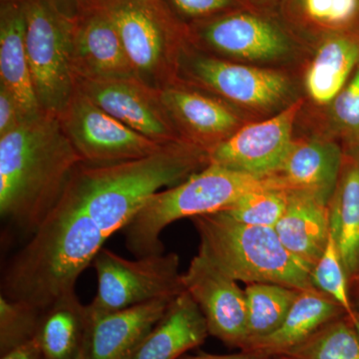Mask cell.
I'll list each match as a JSON object with an SVG mask.
<instances>
[{
    "instance_id": "cell-1",
    "label": "cell",
    "mask_w": 359,
    "mask_h": 359,
    "mask_svg": "<svg viewBox=\"0 0 359 359\" xmlns=\"http://www.w3.org/2000/svg\"><path fill=\"white\" fill-rule=\"evenodd\" d=\"M107 240L66 189L57 205L7 264L1 295L46 311L76 292L80 275L93 264Z\"/></svg>"
},
{
    "instance_id": "cell-2",
    "label": "cell",
    "mask_w": 359,
    "mask_h": 359,
    "mask_svg": "<svg viewBox=\"0 0 359 359\" xmlns=\"http://www.w3.org/2000/svg\"><path fill=\"white\" fill-rule=\"evenodd\" d=\"M84 163L57 115L42 113L0 137V216L32 236Z\"/></svg>"
},
{
    "instance_id": "cell-3",
    "label": "cell",
    "mask_w": 359,
    "mask_h": 359,
    "mask_svg": "<svg viewBox=\"0 0 359 359\" xmlns=\"http://www.w3.org/2000/svg\"><path fill=\"white\" fill-rule=\"evenodd\" d=\"M208 165L207 151L176 142L146 157L117 164L82 163L66 189L108 240L123 231L153 195L178 185Z\"/></svg>"
},
{
    "instance_id": "cell-4",
    "label": "cell",
    "mask_w": 359,
    "mask_h": 359,
    "mask_svg": "<svg viewBox=\"0 0 359 359\" xmlns=\"http://www.w3.org/2000/svg\"><path fill=\"white\" fill-rule=\"evenodd\" d=\"M295 191L282 175L255 176L210 164L171 188L156 193L130 219L124 231L126 247L135 257L164 252L160 236L178 219L228 209L248 194Z\"/></svg>"
},
{
    "instance_id": "cell-5",
    "label": "cell",
    "mask_w": 359,
    "mask_h": 359,
    "mask_svg": "<svg viewBox=\"0 0 359 359\" xmlns=\"http://www.w3.org/2000/svg\"><path fill=\"white\" fill-rule=\"evenodd\" d=\"M191 219L200 238L198 254L236 282L316 289L311 269L285 249L275 228L242 224L222 212Z\"/></svg>"
},
{
    "instance_id": "cell-6",
    "label": "cell",
    "mask_w": 359,
    "mask_h": 359,
    "mask_svg": "<svg viewBox=\"0 0 359 359\" xmlns=\"http://www.w3.org/2000/svg\"><path fill=\"white\" fill-rule=\"evenodd\" d=\"M114 23L137 77L164 89L177 80L183 46L178 25L163 0H93Z\"/></svg>"
},
{
    "instance_id": "cell-7",
    "label": "cell",
    "mask_w": 359,
    "mask_h": 359,
    "mask_svg": "<svg viewBox=\"0 0 359 359\" xmlns=\"http://www.w3.org/2000/svg\"><path fill=\"white\" fill-rule=\"evenodd\" d=\"M25 46L33 88L41 110L59 115L76 92L73 18L49 0H22Z\"/></svg>"
},
{
    "instance_id": "cell-8",
    "label": "cell",
    "mask_w": 359,
    "mask_h": 359,
    "mask_svg": "<svg viewBox=\"0 0 359 359\" xmlns=\"http://www.w3.org/2000/svg\"><path fill=\"white\" fill-rule=\"evenodd\" d=\"M97 292L87 308L92 313L120 311L157 299H176L185 292L180 257L175 252L135 259L102 249L93 261Z\"/></svg>"
},
{
    "instance_id": "cell-9",
    "label": "cell",
    "mask_w": 359,
    "mask_h": 359,
    "mask_svg": "<svg viewBox=\"0 0 359 359\" xmlns=\"http://www.w3.org/2000/svg\"><path fill=\"white\" fill-rule=\"evenodd\" d=\"M58 118L87 164L110 165L139 159L165 146L129 128L78 89Z\"/></svg>"
},
{
    "instance_id": "cell-10",
    "label": "cell",
    "mask_w": 359,
    "mask_h": 359,
    "mask_svg": "<svg viewBox=\"0 0 359 359\" xmlns=\"http://www.w3.org/2000/svg\"><path fill=\"white\" fill-rule=\"evenodd\" d=\"M186 84L209 90L226 100L254 108H266L280 102L289 83L280 73L229 62L202 52L182 49L177 77Z\"/></svg>"
},
{
    "instance_id": "cell-11",
    "label": "cell",
    "mask_w": 359,
    "mask_h": 359,
    "mask_svg": "<svg viewBox=\"0 0 359 359\" xmlns=\"http://www.w3.org/2000/svg\"><path fill=\"white\" fill-rule=\"evenodd\" d=\"M302 101L280 114L233 132L209 152L210 164L255 176L280 175L292 144V129Z\"/></svg>"
},
{
    "instance_id": "cell-12",
    "label": "cell",
    "mask_w": 359,
    "mask_h": 359,
    "mask_svg": "<svg viewBox=\"0 0 359 359\" xmlns=\"http://www.w3.org/2000/svg\"><path fill=\"white\" fill-rule=\"evenodd\" d=\"M77 89L129 128L160 144L184 141L161 99L160 90L137 78H76Z\"/></svg>"
},
{
    "instance_id": "cell-13",
    "label": "cell",
    "mask_w": 359,
    "mask_h": 359,
    "mask_svg": "<svg viewBox=\"0 0 359 359\" xmlns=\"http://www.w3.org/2000/svg\"><path fill=\"white\" fill-rule=\"evenodd\" d=\"M183 283L204 314L210 335L242 351L248 339L247 302L238 282L198 254L183 273Z\"/></svg>"
},
{
    "instance_id": "cell-14",
    "label": "cell",
    "mask_w": 359,
    "mask_h": 359,
    "mask_svg": "<svg viewBox=\"0 0 359 359\" xmlns=\"http://www.w3.org/2000/svg\"><path fill=\"white\" fill-rule=\"evenodd\" d=\"M73 69L75 78L138 79L114 23L93 0L73 18Z\"/></svg>"
},
{
    "instance_id": "cell-15",
    "label": "cell",
    "mask_w": 359,
    "mask_h": 359,
    "mask_svg": "<svg viewBox=\"0 0 359 359\" xmlns=\"http://www.w3.org/2000/svg\"><path fill=\"white\" fill-rule=\"evenodd\" d=\"M161 99L184 141L208 153L235 132V114L219 99L176 81L160 90Z\"/></svg>"
},
{
    "instance_id": "cell-16",
    "label": "cell",
    "mask_w": 359,
    "mask_h": 359,
    "mask_svg": "<svg viewBox=\"0 0 359 359\" xmlns=\"http://www.w3.org/2000/svg\"><path fill=\"white\" fill-rule=\"evenodd\" d=\"M170 299H157L106 313H89L87 359H129L162 318ZM88 309V308H87Z\"/></svg>"
},
{
    "instance_id": "cell-17",
    "label": "cell",
    "mask_w": 359,
    "mask_h": 359,
    "mask_svg": "<svg viewBox=\"0 0 359 359\" xmlns=\"http://www.w3.org/2000/svg\"><path fill=\"white\" fill-rule=\"evenodd\" d=\"M199 37L211 50L248 60H271L289 49L287 39L278 28L247 14L209 21L200 28Z\"/></svg>"
},
{
    "instance_id": "cell-18",
    "label": "cell",
    "mask_w": 359,
    "mask_h": 359,
    "mask_svg": "<svg viewBox=\"0 0 359 359\" xmlns=\"http://www.w3.org/2000/svg\"><path fill=\"white\" fill-rule=\"evenodd\" d=\"M0 85L15 99L25 121L34 119L43 113L33 88L26 52L22 0H1Z\"/></svg>"
},
{
    "instance_id": "cell-19",
    "label": "cell",
    "mask_w": 359,
    "mask_h": 359,
    "mask_svg": "<svg viewBox=\"0 0 359 359\" xmlns=\"http://www.w3.org/2000/svg\"><path fill=\"white\" fill-rule=\"evenodd\" d=\"M327 202L304 191H292L287 209L275 226L290 254L313 271L323 256L330 235Z\"/></svg>"
},
{
    "instance_id": "cell-20",
    "label": "cell",
    "mask_w": 359,
    "mask_h": 359,
    "mask_svg": "<svg viewBox=\"0 0 359 359\" xmlns=\"http://www.w3.org/2000/svg\"><path fill=\"white\" fill-rule=\"evenodd\" d=\"M209 334L204 314L189 292H182L129 359H180L204 344Z\"/></svg>"
},
{
    "instance_id": "cell-21",
    "label": "cell",
    "mask_w": 359,
    "mask_h": 359,
    "mask_svg": "<svg viewBox=\"0 0 359 359\" xmlns=\"http://www.w3.org/2000/svg\"><path fill=\"white\" fill-rule=\"evenodd\" d=\"M346 316L341 306L320 290H299L282 325L273 334L250 341L243 351L280 358L316 334L323 325Z\"/></svg>"
},
{
    "instance_id": "cell-22",
    "label": "cell",
    "mask_w": 359,
    "mask_h": 359,
    "mask_svg": "<svg viewBox=\"0 0 359 359\" xmlns=\"http://www.w3.org/2000/svg\"><path fill=\"white\" fill-rule=\"evenodd\" d=\"M342 153L332 142L294 143L280 175L295 191L313 194L330 204L339 184Z\"/></svg>"
},
{
    "instance_id": "cell-23",
    "label": "cell",
    "mask_w": 359,
    "mask_h": 359,
    "mask_svg": "<svg viewBox=\"0 0 359 359\" xmlns=\"http://www.w3.org/2000/svg\"><path fill=\"white\" fill-rule=\"evenodd\" d=\"M88 325V309L76 292L61 297L40 320L36 339L43 358L76 359L83 353Z\"/></svg>"
},
{
    "instance_id": "cell-24",
    "label": "cell",
    "mask_w": 359,
    "mask_h": 359,
    "mask_svg": "<svg viewBox=\"0 0 359 359\" xmlns=\"http://www.w3.org/2000/svg\"><path fill=\"white\" fill-rule=\"evenodd\" d=\"M328 207L330 233L351 280L359 275V158L341 171Z\"/></svg>"
},
{
    "instance_id": "cell-25",
    "label": "cell",
    "mask_w": 359,
    "mask_h": 359,
    "mask_svg": "<svg viewBox=\"0 0 359 359\" xmlns=\"http://www.w3.org/2000/svg\"><path fill=\"white\" fill-rule=\"evenodd\" d=\"M359 61V43L346 37L327 40L306 73V88L316 102L330 103L346 86Z\"/></svg>"
},
{
    "instance_id": "cell-26",
    "label": "cell",
    "mask_w": 359,
    "mask_h": 359,
    "mask_svg": "<svg viewBox=\"0 0 359 359\" xmlns=\"http://www.w3.org/2000/svg\"><path fill=\"white\" fill-rule=\"evenodd\" d=\"M299 292L276 283L247 285L248 339L244 348L250 341L273 334L282 325Z\"/></svg>"
},
{
    "instance_id": "cell-27",
    "label": "cell",
    "mask_w": 359,
    "mask_h": 359,
    "mask_svg": "<svg viewBox=\"0 0 359 359\" xmlns=\"http://www.w3.org/2000/svg\"><path fill=\"white\" fill-rule=\"evenodd\" d=\"M285 359H359V332L347 316L330 321L280 356Z\"/></svg>"
},
{
    "instance_id": "cell-28",
    "label": "cell",
    "mask_w": 359,
    "mask_h": 359,
    "mask_svg": "<svg viewBox=\"0 0 359 359\" xmlns=\"http://www.w3.org/2000/svg\"><path fill=\"white\" fill-rule=\"evenodd\" d=\"M311 278L313 287L337 302L346 311L351 323L359 320L351 301L348 278L332 233L328 238L327 249L313 266Z\"/></svg>"
},
{
    "instance_id": "cell-29",
    "label": "cell",
    "mask_w": 359,
    "mask_h": 359,
    "mask_svg": "<svg viewBox=\"0 0 359 359\" xmlns=\"http://www.w3.org/2000/svg\"><path fill=\"white\" fill-rule=\"evenodd\" d=\"M292 191H259L248 194L222 212L240 223L275 228L287 209Z\"/></svg>"
},
{
    "instance_id": "cell-30",
    "label": "cell",
    "mask_w": 359,
    "mask_h": 359,
    "mask_svg": "<svg viewBox=\"0 0 359 359\" xmlns=\"http://www.w3.org/2000/svg\"><path fill=\"white\" fill-rule=\"evenodd\" d=\"M43 311L0 295V355L34 339Z\"/></svg>"
},
{
    "instance_id": "cell-31",
    "label": "cell",
    "mask_w": 359,
    "mask_h": 359,
    "mask_svg": "<svg viewBox=\"0 0 359 359\" xmlns=\"http://www.w3.org/2000/svg\"><path fill=\"white\" fill-rule=\"evenodd\" d=\"M335 119L349 131H359V66L353 79L334 100Z\"/></svg>"
},
{
    "instance_id": "cell-32",
    "label": "cell",
    "mask_w": 359,
    "mask_h": 359,
    "mask_svg": "<svg viewBox=\"0 0 359 359\" xmlns=\"http://www.w3.org/2000/svg\"><path fill=\"white\" fill-rule=\"evenodd\" d=\"M306 7L313 20L340 25L353 18L358 0H306Z\"/></svg>"
},
{
    "instance_id": "cell-33",
    "label": "cell",
    "mask_w": 359,
    "mask_h": 359,
    "mask_svg": "<svg viewBox=\"0 0 359 359\" xmlns=\"http://www.w3.org/2000/svg\"><path fill=\"white\" fill-rule=\"evenodd\" d=\"M174 16L205 18L230 6L231 0H163Z\"/></svg>"
},
{
    "instance_id": "cell-34",
    "label": "cell",
    "mask_w": 359,
    "mask_h": 359,
    "mask_svg": "<svg viewBox=\"0 0 359 359\" xmlns=\"http://www.w3.org/2000/svg\"><path fill=\"white\" fill-rule=\"evenodd\" d=\"M25 122L15 99L0 85V137L11 133Z\"/></svg>"
},
{
    "instance_id": "cell-35",
    "label": "cell",
    "mask_w": 359,
    "mask_h": 359,
    "mask_svg": "<svg viewBox=\"0 0 359 359\" xmlns=\"http://www.w3.org/2000/svg\"><path fill=\"white\" fill-rule=\"evenodd\" d=\"M0 359H44L39 339L28 340L20 346L14 347L7 353L1 354Z\"/></svg>"
},
{
    "instance_id": "cell-36",
    "label": "cell",
    "mask_w": 359,
    "mask_h": 359,
    "mask_svg": "<svg viewBox=\"0 0 359 359\" xmlns=\"http://www.w3.org/2000/svg\"><path fill=\"white\" fill-rule=\"evenodd\" d=\"M180 359H276V358L256 353V351H240V353L233 354L201 353L195 355H183Z\"/></svg>"
},
{
    "instance_id": "cell-37",
    "label": "cell",
    "mask_w": 359,
    "mask_h": 359,
    "mask_svg": "<svg viewBox=\"0 0 359 359\" xmlns=\"http://www.w3.org/2000/svg\"><path fill=\"white\" fill-rule=\"evenodd\" d=\"M59 11L70 18H76L78 14L88 6L91 0H49Z\"/></svg>"
},
{
    "instance_id": "cell-38",
    "label": "cell",
    "mask_w": 359,
    "mask_h": 359,
    "mask_svg": "<svg viewBox=\"0 0 359 359\" xmlns=\"http://www.w3.org/2000/svg\"><path fill=\"white\" fill-rule=\"evenodd\" d=\"M76 359H87V358L86 355H85V353H82Z\"/></svg>"
},
{
    "instance_id": "cell-39",
    "label": "cell",
    "mask_w": 359,
    "mask_h": 359,
    "mask_svg": "<svg viewBox=\"0 0 359 359\" xmlns=\"http://www.w3.org/2000/svg\"><path fill=\"white\" fill-rule=\"evenodd\" d=\"M355 327H356V330H358V332H359V323H356L355 325Z\"/></svg>"
},
{
    "instance_id": "cell-40",
    "label": "cell",
    "mask_w": 359,
    "mask_h": 359,
    "mask_svg": "<svg viewBox=\"0 0 359 359\" xmlns=\"http://www.w3.org/2000/svg\"><path fill=\"white\" fill-rule=\"evenodd\" d=\"M276 359H285V358H276Z\"/></svg>"
}]
</instances>
